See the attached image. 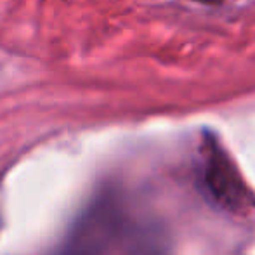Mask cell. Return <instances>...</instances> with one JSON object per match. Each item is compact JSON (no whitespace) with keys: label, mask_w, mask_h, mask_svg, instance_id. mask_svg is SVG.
I'll return each mask as SVG.
<instances>
[{"label":"cell","mask_w":255,"mask_h":255,"mask_svg":"<svg viewBox=\"0 0 255 255\" xmlns=\"http://www.w3.org/2000/svg\"><path fill=\"white\" fill-rule=\"evenodd\" d=\"M202 181L207 195L217 207L229 212H240L247 207L252 198L240 175L236 165L231 161L228 153L214 141L207 144L203 158Z\"/></svg>","instance_id":"cell-1"},{"label":"cell","mask_w":255,"mask_h":255,"mask_svg":"<svg viewBox=\"0 0 255 255\" xmlns=\"http://www.w3.org/2000/svg\"><path fill=\"white\" fill-rule=\"evenodd\" d=\"M122 224V214L113 202L96 205L78 224L68 245V255H108Z\"/></svg>","instance_id":"cell-2"}]
</instances>
